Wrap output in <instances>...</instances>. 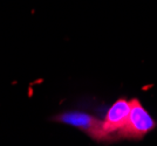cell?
<instances>
[{"mask_svg": "<svg viewBox=\"0 0 157 146\" xmlns=\"http://www.w3.org/2000/svg\"><path fill=\"white\" fill-rule=\"evenodd\" d=\"M155 120L137 100H130V112L125 124L116 134L120 138L141 139L155 127Z\"/></svg>", "mask_w": 157, "mask_h": 146, "instance_id": "6da1fadb", "label": "cell"}, {"mask_svg": "<svg viewBox=\"0 0 157 146\" xmlns=\"http://www.w3.org/2000/svg\"><path fill=\"white\" fill-rule=\"evenodd\" d=\"M56 119L69 124L72 126L78 127L82 131L87 132L90 137H93L96 140H108L109 138L107 134L103 132L102 129V120L96 119L90 115H87L83 112H78V111H71V112H65L56 117Z\"/></svg>", "mask_w": 157, "mask_h": 146, "instance_id": "7a4b0ae2", "label": "cell"}, {"mask_svg": "<svg viewBox=\"0 0 157 146\" xmlns=\"http://www.w3.org/2000/svg\"><path fill=\"white\" fill-rule=\"evenodd\" d=\"M129 112L130 100L124 98H120L110 106L105 120H102V129L108 138H110L113 134H116L118 130L124 125Z\"/></svg>", "mask_w": 157, "mask_h": 146, "instance_id": "3957f363", "label": "cell"}]
</instances>
